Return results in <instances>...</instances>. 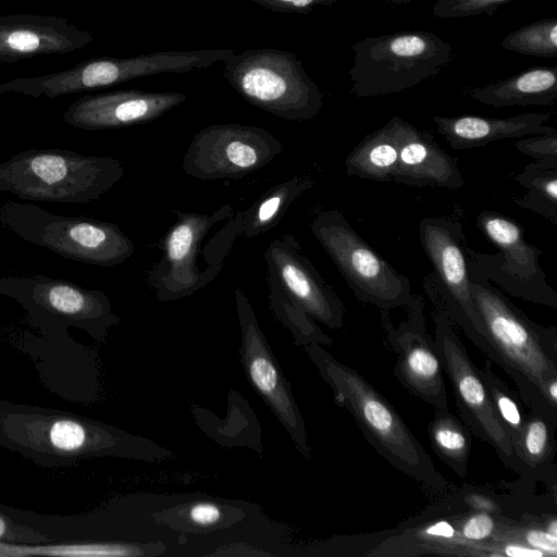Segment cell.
Returning a JSON list of instances; mask_svg holds the SVG:
<instances>
[{"instance_id":"6da1fadb","label":"cell","mask_w":557,"mask_h":557,"mask_svg":"<svg viewBox=\"0 0 557 557\" xmlns=\"http://www.w3.org/2000/svg\"><path fill=\"white\" fill-rule=\"evenodd\" d=\"M469 270L474 306L506 366L505 372L522 403L557 429V408L544 395L545 384L557 377V329L536 324L491 281Z\"/></svg>"},{"instance_id":"7a4b0ae2","label":"cell","mask_w":557,"mask_h":557,"mask_svg":"<svg viewBox=\"0 0 557 557\" xmlns=\"http://www.w3.org/2000/svg\"><path fill=\"white\" fill-rule=\"evenodd\" d=\"M305 349L332 388L336 404L352 416L372 447L406 475L434 492L444 493L448 487L445 478L386 398L320 344H307Z\"/></svg>"},{"instance_id":"3957f363","label":"cell","mask_w":557,"mask_h":557,"mask_svg":"<svg viewBox=\"0 0 557 557\" xmlns=\"http://www.w3.org/2000/svg\"><path fill=\"white\" fill-rule=\"evenodd\" d=\"M124 173L114 158L29 149L0 163V193L32 201L85 205L110 190Z\"/></svg>"},{"instance_id":"277c9868","label":"cell","mask_w":557,"mask_h":557,"mask_svg":"<svg viewBox=\"0 0 557 557\" xmlns=\"http://www.w3.org/2000/svg\"><path fill=\"white\" fill-rule=\"evenodd\" d=\"M350 92L380 97L413 88L455 59L454 47L432 32L401 30L369 36L352 45Z\"/></svg>"},{"instance_id":"5b68a950","label":"cell","mask_w":557,"mask_h":557,"mask_svg":"<svg viewBox=\"0 0 557 557\" xmlns=\"http://www.w3.org/2000/svg\"><path fill=\"white\" fill-rule=\"evenodd\" d=\"M418 234L434 270L422 282L432 306L443 310L491 361L505 370L506 366L491 344L471 296L461 222L450 216H425L418 225Z\"/></svg>"},{"instance_id":"8992f818","label":"cell","mask_w":557,"mask_h":557,"mask_svg":"<svg viewBox=\"0 0 557 557\" xmlns=\"http://www.w3.org/2000/svg\"><path fill=\"white\" fill-rule=\"evenodd\" d=\"M223 63L225 81L253 107L288 121L311 120L321 112L323 95L294 52L247 49Z\"/></svg>"},{"instance_id":"52a82bcc","label":"cell","mask_w":557,"mask_h":557,"mask_svg":"<svg viewBox=\"0 0 557 557\" xmlns=\"http://www.w3.org/2000/svg\"><path fill=\"white\" fill-rule=\"evenodd\" d=\"M0 225L63 258L98 267L121 264L135 251L131 238L111 222L54 214L32 203L0 205Z\"/></svg>"},{"instance_id":"ba28073f","label":"cell","mask_w":557,"mask_h":557,"mask_svg":"<svg viewBox=\"0 0 557 557\" xmlns=\"http://www.w3.org/2000/svg\"><path fill=\"white\" fill-rule=\"evenodd\" d=\"M311 232L358 300L385 311L409 302V278L370 246L339 210L318 213Z\"/></svg>"},{"instance_id":"9c48e42d","label":"cell","mask_w":557,"mask_h":557,"mask_svg":"<svg viewBox=\"0 0 557 557\" xmlns=\"http://www.w3.org/2000/svg\"><path fill=\"white\" fill-rule=\"evenodd\" d=\"M233 54L232 49L214 48L156 51L129 58H94L60 72L27 77V92L35 98H57L162 73L200 71L225 62Z\"/></svg>"},{"instance_id":"30bf717a","label":"cell","mask_w":557,"mask_h":557,"mask_svg":"<svg viewBox=\"0 0 557 557\" xmlns=\"http://www.w3.org/2000/svg\"><path fill=\"white\" fill-rule=\"evenodd\" d=\"M476 225L499 251L483 253L466 245L469 267L509 295L557 309V292L547 283L540 263L543 251L525 240L523 227L492 210L479 213Z\"/></svg>"},{"instance_id":"8fae6325","label":"cell","mask_w":557,"mask_h":557,"mask_svg":"<svg viewBox=\"0 0 557 557\" xmlns=\"http://www.w3.org/2000/svg\"><path fill=\"white\" fill-rule=\"evenodd\" d=\"M433 309L434 349L451 383L466 426L490 444L508 468L524 474L523 465L497 418L479 368L469 357L453 321L438 307L433 306Z\"/></svg>"},{"instance_id":"7c38bea8","label":"cell","mask_w":557,"mask_h":557,"mask_svg":"<svg viewBox=\"0 0 557 557\" xmlns=\"http://www.w3.org/2000/svg\"><path fill=\"white\" fill-rule=\"evenodd\" d=\"M283 149V144L262 127L213 124L194 136L183 170L199 180H237L269 164Z\"/></svg>"},{"instance_id":"4fadbf2b","label":"cell","mask_w":557,"mask_h":557,"mask_svg":"<svg viewBox=\"0 0 557 557\" xmlns=\"http://www.w3.org/2000/svg\"><path fill=\"white\" fill-rule=\"evenodd\" d=\"M233 215L224 205L211 214L178 212L163 238V257L149 272V284L161 301L181 299L210 283L222 265L200 271L197 264L202 240L218 222Z\"/></svg>"},{"instance_id":"5bb4252c","label":"cell","mask_w":557,"mask_h":557,"mask_svg":"<svg viewBox=\"0 0 557 557\" xmlns=\"http://www.w3.org/2000/svg\"><path fill=\"white\" fill-rule=\"evenodd\" d=\"M246 375L255 391L267 403L292 436L300 453L309 458L311 449L302 416L270 346L259 326L253 309L240 288L235 290Z\"/></svg>"},{"instance_id":"9a60e30c","label":"cell","mask_w":557,"mask_h":557,"mask_svg":"<svg viewBox=\"0 0 557 557\" xmlns=\"http://www.w3.org/2000/svg\"><path fill=\"white\" fill-rule=\"evenodd\" d=\"M405 308L407 317L398 325L388 311L381 310L386 338L397 355L395 376L407 391L435 409L448 408L444 370L428 334L422 297L412 294Z\"/></svg>"},{"instance_id":"2e32d148","label":"cell","mask_w":557,"mask_h":557,"mask_svg":"<svg viewBox=\"0 0 557 557\" xmlns=\"http://www.w3.org/2000/svg\"><path fill=\"white\" fill-rule=\"evenodd\" d=\"M268 273L285 293L313 320L339 330L344 325L345 307L333 287L301 252L297 239L289 234L274 238L264 252Z\"/></svg>"},{"instance_id":"e0dca14e","label":"cell","mask_w":557,"mask_h":557,"mask_svg":"<svg viewBox=\"0 0 557 557\" xmlns=\"http://www.w3.org/2000/svg\"><path fill=\"white\" fill-rule=\"evenodd\" d=\"M187 100L177 91L115 90L76 99L62 115L66 124L101 131L152 122Z\"/></svg>"},{"instance_id":"ac0fdd59","label":"cell","mask_w":557,"mask_h":557,"mask_svg":"<svg viewBox=\"0 0 557 557\" xmlns=\"http://www.w3.org/2000/svg\"><path fill=\"white\" fill-rule=\"evenodd\" d=\"M0 294L59 317L101 324L117 321L103 292L86 289L73 282L44 274L2 276Z\"/></svg>"},{"instance_id":"d6986e66","label":"cell","mask_w":557,"mask_h":557,"mask_svg":"<svg viewBox=\"0 0 557 557\" xmlns=\"http://www.w3.org/2000/svg\"><path fill=\"white\" fill-rule=\"evenodd\" d=\"M94 39L92 33L63 16L28 13L0 15V62L66 54L88 46Z\"/></svg>"},{"instance_id":"ffe728a7","label":"cell","mask_w":557,"mask_h":557,"mask_svg":"<svg viewBox=\"0 0 557 557\" xmlns=\"http://www.w3.org/2000/svg\"><path fill=\"white\" fill-rule=\"evenodd\" d=\"M399 156L393 181L414 187L456 190L465 185L456 161L443 150L430 132L396 115Z\"/></svg>"},{"instance_id":"44dd1931","label":"cell","mask_w":557,"mask_h":557,"mask_svg":"<svg viewBox=\"0 0 557 557\" xmlns=\"http://www.w3.org/2000/svg\"><path fill=\"white\" fill-rule=\"evenodd\" d=\"M552 113H524L509 117L480 115L432 116L436 132L456 150L486 146L495 140L539 134H557L554 126L546 125Z\"/></svg>"},{"instance_id":"7402d4cb","label":"cell","mask_w":557,"mask_h":557,"mask_svg":"<svg viewBox=\"0 0 557 557\" xmlns=\"http://www.w3.org/2000/svg\"><path fill=\"white\" fill-rule=\"evenodd\" d=\"M467 92L471 99L496 108L553 106L557 101V67H530Z\"/></svg>"},{"instance_id":"603a6c76","label":"cell","mask_w":557,"mask_h":557,"mask_svg":"<svg viewBox=\"0 0 557 557\" xmlns=\"http://www.w3.org/2000/svg\"><path fill=\"white\" fill-rule=\"evenodd\" d=\"M399 156L396 115L368 134L347 156L346 173L363 180L392 182Z\"/></svg>"},{"instance_id":"cb8c5ba5","label":"cell","mask_w":557,"mask_h":557,"mask_svg":"<svg viewBox=\"0 0 557 557\" xmlns=\"http://www.w3.org/2000/svg\"><path fill=\"white\" fill-rule=\"evenodd\" d=\"M313 185L310 176L301 174L271 187L250 208L238 214L239 234L252 238L269 232L281 222L295 200Z\"/></svg>"},{"instance_id":"d4e9b609","label":"cell","mask_w":557,"mask_h":557,"mask_svg":"<svg viewBox=\"0 0 557 557\" xmlns=\"http://www.w3.org/2000/svg\"><path fill=\"white\" fill-rule=\"evenodd\" d=\"M527 189L516 203L557 223V160H534L513 178Z\"/></svg>"},{"instance_id":"484cf974","label":"cell","mask_w":557,"mask_h":557,"mask_svg":"<svg viewBox=\"0 0 557 557\" xmlns=\"http://www.w3.org/2000/svg\"><path fill=\"white\" fill-rule=\"evenodd\" d=\"M428 433L435 454L457 475L466 476L471 449L469 429L461 424L448 408H444L435 409Z\"/></svg>"},{"instance_id":"4316f807","label":"cell","mask_w":557,"mask_h":557,"mask_svg":"<svg viewBox=\"0 0 557 557\" xmlns=\"http://www.w3.org/2000/svg\"><path fill=\"white\" fill-rule=\"evenodd\" d=\"M481 377L487 388L497 418L507 433L515 451L524 429L527 416L518 393L509 386L492 369L491 360L483 368H479ZM522 463V462H521Z\"/></svg>"},{"instance_id":"83f0119b","label":"cell","mask_w":557,"mask_h":557,"mask_svg":"<svg viewBox=\"0 0 557 557\" xmlns=\"http://www.w3.org/2000/svg\"><path fill=\"white\" fill-rule=\"evenodd\" d=\"M268 289L272 311L290 330L299 343L304 345L311 343L330 345L332 343L314 320L285 293L271 273H268Z\"/></svg>"},{"instance_id":"f1b7e54d","label":"cell","mask_w":557,"mask_h":557,"mask_svg":"<svg viewBox=\"0 0 557 557\" xmlns=\"http://www.w3.org/2000/svg\"><path fill=\"white\" fill-rule=\"evenodd\" d=\"M555 431L548 420L529 410L517 447V456L523 465L524 474L539 471L550 461L555 451Z\"/></svg>"},{"instance_id":"f546056e","label":"cell","mask_w":557,"mask_h":557,"mask_svg":"<svg viewBox=\"0 0 557 557\" xmlns=\"http://www.w3.org/2000/svg\"><path fill=\"white\" fill-rule=\"evenodd\" d=\"M502 48L533 57H557V17H546L509 33Z\"/></svg>"},{"instance_id":"4dcf8cb0","label":"cell","mask_w":557,"mask_h":557,"mask_svg":"<svg viewBox=\"0 0 557 557\" xmlns=\"http://www.w3.org/2000/svg\"><path fill=\"white\" fill-rule=\"evenodd\" d=\"M509 1L511 0H436L432 7V14L438 18L493 15Z\"/></svg>"},{"instance_id":"1f68e13d","label":"cell","mask_w":557,"mask_h":557,"mask_svg":"<svg viewBox=\"0 0 557 557\" xmlns=\"http://www.w3.org/2000/svg\"><path fill=\"white\" fill-rule=\"evenodd\" d=\"M517 150L534 160H557V134H539L515 144Z\"/></svg>"},{"instance_id":"d6a6232c","label":"cell","mask_w":557,"mask_h":557,"mask_svg":"<svg viewBox=\"0 0 557 557\" xmlns=\"http://www.w3.org/2000/svg\"><path fill=\"white\" fill-rule=\"evenodd\" d=\"M52 444L63 450H74L81 447L85 441L83 426L74 421H57L50 431Z\"/></svg>"},{"instance_id":"836d02e7","label":"cell","mask_w":557,"mask_h":557,"mask_svg":"<svg viewBox=\"0 0 557 557\" xmlns=\"http://www.w3.org/2000/svg\"><path fill=\"white\" fill-rule=\"evenodd\" d=\"M262 8L280 13L309 14L318 7H327L341 0H251Z\"/></svg>"},{"instance_id":"e575fe53","label":"cell","mask_w":557,"mask_h":557,"mask_svg":"<svg viewBox=\"0 0 557 557\" xmlns=\"http://www.w3.org/2000/svg\"><path fill=\"white\" fill-rule=\"evenodd\" d=\"M495 520L486 512H478L469 517L461 525V534L469 541H484L495 532Z\"/></svg>"},{"instance_id":"d590c367","label":"cell","mask_w":557,"mask_h":557,"mask_svg":"<svg viewBox=\"0 0 557 557\" xmlns=\"http://www.w3.org/2000/svg\"><path fill=\"white\" fill-rule=\"evenodd\" d=\"M222 512L219 506L212 503H196L189 508L188 517L199 527H210L218 523Z\"/></svg>"},{"instance_id":"8d00e7d4","label":"cell","mask_w":557,"mask_h":557,"mask_svg":"<svg viewBox=\"0 0 557 557\" xmlns=\"http://www.w3.org/2000/svg\"><path fill=\"white\" fill-rule=\"evenodd\" d=\"M524 542L527 545L544 553L546 557H556L557 555V535H553L546 530L528 531Z\"/></svg>"},{"instance_id":"74e56055","label":"cell","mask_w":557,"mask_h":557,"mask_svg":"<svg viewBox=\"0 0 557 557\" xmlns=\"http://www.w3.org/2000/svg\"><path fill=\"white\" fill-rule=\"evenodd\" d=\"M504 554L509 557H546L544 553L527 544H508L504 547Z\"/></svg>"},{"instance_id":"f35d334b","label":"cell","mask_w":557,"mask_h":557,"mask_svg":"<svg viewBox=\"0 0 557 557\" xmlns=\"http://www.w3.org/2000/svg\"><path fill=\"white\" fill-rule=\"evenodd\" d=\"M424 533L432 537L453 539L455 529L447 521H440L425 529Z\"/></svg>"},{"instance_id":"ab89813d","label":"cell","mask_w":557,"mask_h":557,"mask_svg":"<svg viewBox=\"0 0 557 557\" xmlns=\"http://www.w3.org/2000/svg\"><path fill=\"white\" fill-rule=\"evenodd\" d=\"M547 532H549L553 535H557V520L556 518H553L545 529Z\"/></svg>"},{"instance_id":"60d3db41","label":"cell","mask_w":557,"mask_h":557,"mask_svg":"<svg viewBox=\"0 0 557 557\" xmlns=\"http://www.w3.org/2000/svg\"><path fill=\"white\" fill-rule=\"evenodd\" d=\"M412 1H414V0H387V2L393 5L407 4Z\"/></svg>"},{"instance_id":"b9f144b4","label":"cell","mask_w":557,"mask_h":557,"mask_svg":"<svg viewBox=\"0 0 557 557\" xmlns=\"http://www.w3.org/2000/svg\"><path fill=\"white\" fill-rule=\"evenodd\" d=\"M4 529H5V524H4L3 520L0 518V536L3 534Z\"/></svg>"}]
</instances>
